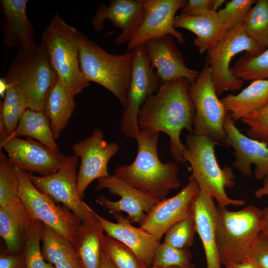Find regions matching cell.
Segmentation results:
<instances>
[{"label": "cell", "mask_w": 268, "mask_h": 268, "mask_svg": "<svg viewBox=\"0 0 268 268\" xmlns=\"http://www.w3.org/2000/svg\"><path fill=\"white\" fill-rule=\"evenodd\" d=\"M262 210L261 233L268 238V205Z\"/></svg>", "instance_id": "bcb514c9"}, {"label": "cell", "mask_w": 268, "mask_h": 268, "mask_svg": "<svg viewBox=\"0 0 268 268\" xmlns=\"http://www.w3.org/2000/svg\"><path fill=\"white\" fill-rule=\"evenodd\" d=\"M132 51L131 79L120 127L125 135L135 140L140 133L138 125L140 110L145 100L158 91L163 82L151 66L144 46L134 48Z\"/></svg>", "instance_id": "8fae6325"}, {"label": "cell", "mask_w": 268, "mask_h": 268, "mask_svg": "<svg viewBox=\"0 0 268 268\" xmlns=\"http://www.w3.org/2000/svg\"><path fill=\"white\" fill-rule=\"evenodd\" d=\"M212 10V0H189L181 9V13L197 16Z\"/></svg>", "instance_id": "60d3db41"}, {"label": "cell", "mask_w": 268, "mask_h": 268, "mask_svg": "<svg viewBox=\"0 0 268 268\" xmlns=\"http://www.w3.org/2000/svg\"><path fill=\"white\" fill-rule=\"evenodd\" d=\"M58 78L47 52L41 43L30 50L18 49L3 78L16 87L27 108L43 111L45 97Z\"/></svg>", "instance_id": "8992f818"}, {"label": "cell", "mask_w": 268, "mask_h": 268, "mask_svg": "<svg viewBox=\"0 0 268 268\" xmlns=\"http://www.w3.org/2000/svg\"><path fill=\"white\" fill-rule=\"evenodd\" d=\"M0 149L7 153L9 163L26 171L46 176L57 172L65 156L43 143L31 139L6 136L0 138Z\"/></svg>", "instance_id": "5bb4252c"}, {"label": "cell", "mask_w": 268, "mask_h": 268, "mask_svg": "<svg viewBox=\"0 0 268 268\" xmlns=\"http://www.w3.org/2000/svg\"><path fill=\"white\" fill-rule=\"evenodd\" d=\"M19 183L18 195L33 221H40L74 243L81 222L67 207L39 190L28 172L13 166Z\"/></svg>", "instance_id": "ba28073f"}, {"label": "cell", "mask_w": 268, "mask_h": 268, "mask_svg": "<svg viewBox=\"0 0 268 268\" xmlns=\"http://www.w3.org/2000/svg\"><path fill=\"white\" fill-rule=\"evenodd\" d=\"M174 25L175 28L185 29L196 34L194 45L200 53L218 44L229 30L218 18L217 11L213 10L197 16L181 13L175 17Z\"/></svg>", "instance_id": "cb8c5ba5"}, {"label": "cell", "mask_w": 268, "mask_h": 268, "mask_svg": "<svg viewBox=\"0 0 268 268\" xmlns=\"http://www.w3.org/2000/svg\"><path fill=\"white\" fill-rule=\"evenodd\" d=\"M96 189H106L111 194L120 197L116 201L102 196L97 202L110 213L121 211L128 214L126 217L131 222L140 223L159 202L151 197L133 187L115 175H108L97 179Z\"/></svg>", "instance_id": "2e32d148"}, {"label": "cell", "mask_w": 268, "mask_h": 268, "mask_svg": "<svg viewBox=\"0 0 268 268\" xmlns=\"http://www.w3.org/2000/svg\"><path fill=\"white\" fill-rule=\"evenodd\" d=\"M220 100L233 120H241L268 104V79L253 80L238 94H228Z\"/></svg>", "instance_id": "484cf974"}, {"label": "cell", "mask_w": 268, "mask_h": 268, "mask_svg": "<svg viewBox=\"0 0 268 268\" xmlns=\"http://www.w3.org/2000/svg\"><path fill=\"white\" fill-rule=\"evenodd\" d=\"M255 0H232L217 11L218 18L230 30L242 22Z\"/></svg>", "instance_id": "74e56055"}, {"label": "cell", "mask_w": 268, "mask_h": 268, "mask_svg": "<svg viewBox=\"0 0 268 268\" xmlns=\"http://www.w3.org/2000/svg\"><path fill=\"white\" fill-rule=\"evenodd\" d=\"M20 119L13 115L10 111L0 108L1 123L8 135L10 136L15 131Z\"/></svg>", "instance_id": "7bdbcfd3"}, {"label": "cell", "mask_w": 268, "mask_h": 268, "mask_svg": "<svg viewBox=\"0 0 268 268\" xmlns=\"http://www.w3.org/2000/svg\"><path fill=\"white\" fill-rule=\"evenodd\" d=\"M230 70L243 81L268 79V48L256 56L243 55Z\"/></svg>", "instance_id": "d6a6232c"}, {"label": "cell", "mask_w": 268, "mask_h": 268, "mask_svg": "<svg viewBox=\"0 0 268 268\" xmlns=\"http://www.w3.org/2000/svg\"><path fill=\"white\" fill-rule=\"evenodd\" d=\"M28 136L60 152L48 118L43 111L27 109L23 113L14 132L9 137Z\"/></svg>", "instance_id": "f1b7e54d"}, {"label": "cell", "mask_w": 268, "mask_h": 268, "mask_svg": "<svg viewBox=\"0 0 268 268\" xmlns=\"http://www.w3.org/2000/svg\"><path fill=\"white\" fill-rule=\"evenodd\" d=\"M74 155L80 158L77 174V192L82 200L89 185L94 180L108 176V163L120 149L114 142H108L104 139V133L98 129L72 147Z\"/></svg>", "instance_id": "4fadbf2b"}, {"label": "cell", "mask_w": 268, "mask_h": 268, "mask_svg": "<svg viewBox=\"0 0 268 268\" xmlns=\"http://www.w3.org/2000/svg\"><path fill=\"white\" fill-rule=\"evenodd\" d=\"M189 93L195 109L193 134L206 136L219 143L224 142V122L228 112L218 98L207 64L190 83Z\"/></svg>", "instance_id": "30bf717a"}, {"label": "cell", "mask_w": 268, "mask_h": 268, "mask_svg": "<svg viewBox=\"0 0 268 268\" xmlns=\"http://www.w3.org/2000/svg\"><path fill=\"white\" fill-rule=\"evenodd\" d=\"M33 221L19 198L12 203L0 207V235L8 252L16 253L24 244L26 228Z\"/></svg>", "instance_id": "d4e9b609"}, {"label": "cell", "mask_w": 268, "mask_h": 268, "mask_svg": "<svg viewBox=\"0 0 268 268\" xmlns=\"http://www.w3.org/2000/svg\"><path fill=\"white\" fill-rule=\"evenodd\" d=\"M266 49L246 34L243 22L230 29L222 40L207 52L206 63L210 68L212 79L218 96L226 91L240 89L244 83L232 73L230 64L233 57L245 51L246 54L256 56Z\"/></svg>", "instance_id": "9c48e42d"}, {"label": "cell", "mask_w": 268, "mask_h": 268, "mask_svg": "<svg viewBox=\"0 0 268 268\" xmlns=\"http://www.w3.org/2000/svg\"><path fill=\"white\" fill-rule=\"evenodd\" d=\"M192 211L203 247L206 268H221L215 236L216 205L214 199L200 189L192 201Z\"/></svg>", "instance_id": "603a6c76"}, {"label": "cell", "mask_w": 268, "mask_h": 268, "mask_svg": "<svg viewBox=\"0 0 268 268\" xmlns=\"http://www.w3.org/2000/svg\"><path fill=\"white\" fill-rule=\"evenodd\" d=\"M18 188L13 166L0 150V207H5L19 198Z\"/></svg>", "instance_id": "e575fe53"}, {"label": "cell", "mask_w": 268, "mask_h": 268, "mask_svg": "<svg viewBox=\"0 0 268 268\" xmlns=\"http://www.w3.org/2000/svg\"><path fill=\"white\" fill-rule=\"evenodd\" d=\"M225 1V0H212V10L217 11V9Z\"/></svg>", "instance_id": "681fc988"}, {"label": "cell", "mask_w": 268, "mask_h": 268, "mask_svg": "<svg viewBox=\"0 0 268 268\" xmlns=\"http://www.w3.org/2000/svg\"><path fill=\"white\" fill-rule=\"evenodd\" d=\"M74 96L58 77L45 97L43 112L49 122L55 139L60 137L74 111Z\"/></svg>", "instance_id": "4316f807"}, {"label": "cell", "mask_w": 268, "mask_h": 268, "mask_svg": "<svg viewBox=\"0 0 268 268\" xmlns=\"http://www.w3.org/2000/svg\"><path fill=\"white\" fill-rule=\"evenodd\" d=\"M190 83L185 78L163 82L145 100L138 116L140 130L162 132L169 136L170 150L176 163L186 162L181 131L193 134L195 109L189 93Z\"/></svg>", "instance_id": "6da1fadb"}, {"label": "cell", "mask_w": 268, "mask_h": 268, "mask_svg": "<svg viewBox=\"0 0 268 268\" xmlns=\"http://www.w3.org/2000/svg\"><path fill=\"white\" fill-rule=\"evenodd\" d=\"M41 242L44 260L54 266L78 257L72 243L52 228L43 224Z\"/></svg>", "instance_id": "f546056e"}, {"label": "cell", "mask_w": 268, "mask_h": 268, "mask_svg": "<svg viewBox=\"0 0 268 268\" xmlns=\"http://www.w3.org/2000/svg\"><path fill=\"white\" fill-rule=\"evenodd\" d=\"M27 0H0L3 15L0 27L2 43L10 47L30 50L37 46L33 26L27 14Z\"/></svg>", "instance_id": "7402d4cb"}, {"label": "cell", "mask_w": 268, "mask_h": 268, "mask_svg": "<svg viewBox=\"0 0 268 268\" xmlns=\"http://www.w3.org/2000/svg\"><path fill=\"white\" fill-rule=\"evenodd\" d=\"M149 268H196L194 264H191L189 266L187 267H157L151 266Z\"/></svg>", "instance_id": "f907efd6"}, {"label": "cell", "mask_w": 268, "mask_h": 268, "mask_svg": "<svg viewBox=\"0 0 268 268\" xmlns=\"http://www.w3.org/2000/svg\"><path fill=\"white\" fill-rule=\"evenodd\" d=\"M241 121L248 126L247 136L268 144V104L247 115Z\"/></svg>", "instance_id": "f35d334b"}, {"label": "cell", "mask_w": 268, "mask_h": 268, "mask_svg": "<svg viewBox=\"0 0 268 268\" xmlns=\"http://www.w3.org/2000/svg\"><path fill=\"white\" fill-rule=\"evenodd\" d=\"M43 225L40 221H32L26 228L24 239L26 268H56L42 257L40 243Z\"/></svg>", "instance_id": "1f68e13d"}, {"label": "cell", "mask_w": 268, "mask_h": 268, "mask_svg": "<svg viewBox=\"0 0 268 268\" xmlns=\"http://www.w3.org/2000/svg\"><path fill=\"white\" fill-rule=\"evenodd\" d=\"M78 158L74 155L65 156L60 169L50 175H28L39 190L67 207L81 223L93 222L97 220L94 211L80 198L77 192Z\"/></svg>", "instance_id": "7c38bea8"}, {"label": "cell", "mask_w": 268, "mask_h": 268, "mask_svg": "<svg viewBox=\"0 0 268 268\" xmlns=\"http://www.w3.org/2000/svg\"><path fill=\"white\" fill-rule=\"evenodd\" d=\"M100 268H117L102 248Z\"/></svg>", "instance_id": "7dc6e473"}, {"label": "cell", "mask_w": 268, "mask_h": 268, "mask_svg": "<svg viewBox=\"0 0 268 268\" xmlns=\"http://www.w3.org/2000/svg\"><path fill=\"white\" fill-rule=\"evenodd\" d=\"M147 59L162 82L185 78L190 83L199 76V72L187 67L181 53L168 35L150 40L144 44Z\"/></svg>", "instance_id": "ffe728a7"}, {"label": "cell", "mask_w": 268, "mask_h": 268, "mask_svg": "<svg viewBox=\"0 0 268 268\" xmlns=\"http://www.w3.org/2000/svg\"><path fill=\"white\" fill-rule=\"evenodd\" d=\"M265 196L268 197V175L264 178L263 186L258 189L255 193V197L258 199Z\"/></svg>", "instance_id": "c3c4849f"}, {"label": "cell", "mask_w": 268, "mask_h": 268, "mask_svg": "<svg viewBox=\"0 0 268 268\" xmlns=\"http://www.w3.org/2000/svg\"><path fill=\"white\" fill-rule=\"evenodd\" d=\"M145 14L133 39L127 43V50H132L147 41L171 35L180 44L184 41L183 34L176 30L175 14L186 4L185 0H143Z\"/></svg>", "instance_id": "9a60e30c"}, {"label": "cell", "mask_w": 268, "mask_h": 268, "mask_svg": "<svg viewBox=\"0 0 268 268\" xmlns=\"http://www.w3.org/2000/svg\"><path fill=\"white\" fill-rule=\"evenodd\" d=\"M224 128L226 134L224 143L234 150L235 159L233 166L243 175L250 177L253 175L251 165L253 164L255 178L264 179L268 175V144L241 133L228 113L224 120Z\"/></svg>", "instance_id": "ac0fdd59"}, {"label": "cell", "mask_w": 268, "mask_h": 268, "mask_svg": "<svg viewBox=\"0 0 268 268\" xmlns=\"http://www.w3.org/2000/svg\"><path fill=\"white\" fill-rule=\"evenodd\" d=\"M247 35L265 49L268 48V0H258L243 21Z\"/></svg>", "instance_id": "4dcf8cb0"}, {"label": "cell", "mask_w": 268, "mask_h": 268, "mask_svg": "<svg viewBox=\"0 0 268 268\" xmlns=\"http://www.w3.org/2000/svg\"><path fill=\"white\" fill-rule=\"evenodd\" d=\"M186 141L184 157L191 166L190 177L200 189L207 192L218 204L244 205L245 201L231 199L226 193V189L234 186L235 176L230 167L226 165L221 168L217 161L214 147L221 144L206 136L193 134L187 135Z\"/></svg>", "instance_id": "277c9868"}, {"label": "cell", "mask_w": 268, "mask_h": 268, "mask_svg": "<svg viewBox=\"0 0 268 268\" xmlns=\"http://www.w3.org/2000/svg\"><path fill=\"white\" fill-rule=\"evenodd\" d=\"M102 248L117 268H149L130 248L120 241L103 234Z\"/></svg>", "instance_id": "836d02e7"}, {"label": "cell", "mask_w": 268, "mask_h": 268, "mask_svg": "<svg viewBox=\"0 0 268 268\" xmlns=\"http://www.w3.org/2000/svg\"><path fill=\"white\" fill-rule=\"evenodd\" d=\"M188 180L178 194L159 202L139 224L158 241L174 224L192 214V202L200 188L194 179Z\"/></svg>", "instance_id": "e0dca14e"}, {"label": "cell", "mask_w": 268, "mask_h": 268, "mask_svg": "<svg viewBox=\"0 0 268 268\" xmlns=\"http://www.w3.org/2000/svg\"><path fill=\"white\" fill-rule=\"evenodd\" d=\"M78 31L56 13L42 34L45 48L58 77L73 96L89 85L80 66Z\"/></svg>", "instance_id": "52a82bcc"}, {"label": "cell", "mask_w": 268, "mask_h": 268, "mask_svg": "<svg viewBox=\"0 0 268 268\" xmlns=\"http://www.w3.org/2000/svg\"><path fill=\"white\" fill-rule=\"evenodd\" d=\"M0 268H26L24 252L19 254L9 252L1 253Z\"/></svg>", "instance_id": "b9f144b4"}, {"label": "cell", "mask_w": 268, "mask_h": 268, "mask_svg": "<svg viewBox=\"0 0 268 268\" xmlns=\"http://www.w3.org/2000/svg\"><path fill=\"white\" fill-rule=\"evenodd\" d=\"M159 132L140 130L135 140L137 151L134 161L117 166L114 175L159 201L167 198L170 191L179 188L181 183L178 177L176 162L162 163L157 152Z\"/></svg>", "instance_id": "7a4b0ae2"}, {"label": "cell", "mask_w": 268, "mask_h": 268, "mask_svg": "<svg viewBox=\"0 0 268 268\" xmlns=\"http://www.w3.org/2000/svg\"><path fill=\"white\" fill-rule=\"evenodd\" d=\"M197 233L193 214L174 224L165 233L164 242L178 248L188 249Z\"/></svg>", "instance_id": "d590c367"}, {"label": "cell", "mask_w": 268, "mask_h": 268, "mask_svg": "<svg viewBox=\"0 0 268 268\" xmlns=\"http://www.w3.org/2000/svg\"><path fill=\"white\" fill-rule=\"evenodd\" d=\"M224 267L225 268H260L251 258H247L240 262L230 264Z\"/></svg>", "instance_id": "ee69618b"}, {"label": "cell", "mask_w": 268, "mask_h": 268, "mask_svg": "<svg viewBox=\"0 0 268 268\" xmlns=\"http://www.w3.org/2000/svg\"><path fill=\"white\" fill-rule=\"evenodd\" d=\"M262 210L248 205L238 211L217 204L215 221L217 247L221 265L240 262L262 230Z\"/></svg>", "instance_id": "5b68a950"}, {"label": "cell", "mask_w": 268, "mask_h": 268, "mask_svg": "<svg viewBox=\"0 0 268 268\" xmlns=\"http://www.w3.org/2000/svg\"><path fill=\"white\" fill-rule=\"evenodd\" d=\"M191 252L165 242L161 243L155 250L152 266L157 267H187L191 263Z\"/></svg>", "instance_id": "8d00e7d4"}, {"label": "cell", "mask_w": 268, "mask_h": 268, "mask_svg": "<svg viewBox=\"0 0 268 268\" xmlns=\"http://www.w3.org/2000/svg\"><path fill=\"white\" fill-rule=\"evenodd\" d=\"M78 42L80 68L86 80L108 90L124 108L131 79L132 50L120 55L110 54L79 31Z\"/></svg>", "instance_id": "3957f363"}, {"label": "cell", "mask_w": 268, "mask_h": 268, "mask_svg": "<svg viewBox=\"0 0 268 268\" xmlns=\"http://www.w3.org/2000/svg\"><path fill=\"white\" fill-rule=\"evenodd\" d=\"M94 214L107 235L127 246L147 266H152L155 250L161 243L160 241L141 227L132 225L129 220L120 213L113 214L116 222L105 219L95 211Z\"/></svg>", "instance_id": "44dd1931"}, {"label": "cell", "mask_w": 268, "mask_h": 268, "mask_svg": "<svg viewBox=\"0 0 268 268\" xmlns=\"http://www.w3.org/2000/svg\"><path fill=\"white\" fill-rule=\"evenodd\" d=\"M104 232L98 219L79 226L73 245L83 268H100Z\"/></svg>", "instance_id": "83f0119b"}, {"label": "cell", "mask_w": 268, "mask_h": 268, "mask_svg": "<svg viewBox=\"0 0 268 268\" xmlns=\"http://www.w3.org/2000/svg\"><path fill=\"white\" fill-rule=\"evenodd\" d=\"M145 14L143 0H112L109 4H100L92 19L91 23L96 32L102 30L104 21L108 19L114 27L122 30L114 40L121 45L129 43L134 37Z\"/></svg>", "instance_id": "d6986e66"}, {"label": "cell", "mask_w": 268, "mask_h": 268, "mask_svg": "<svg viewBox=\"0 0 268 268\" xmlns=\"http://www.w3.org/2000/svg\"><path fill=\"white\" fill-rule=\"evenodd\" d=\"M55 266L56 268H83L78 257L71 260L60 263Z\"/></svg>", "instance_id": "f6af8a7d"}, {"label": "cell", "mask_w": 268, "mask_h": 268, "mask_svg": "<svg viewBox=\"0 0 268 268\" xmlns=\"http://www.w3.org/2000/svg\"><path fill=\"white\" fill-rule=\"evenodd\" d=\"M247 258L252 259L260 268H268V238L261 232L253 243Z\"/></svg>", "instance_id": "ab89813d"}]
</instances>
